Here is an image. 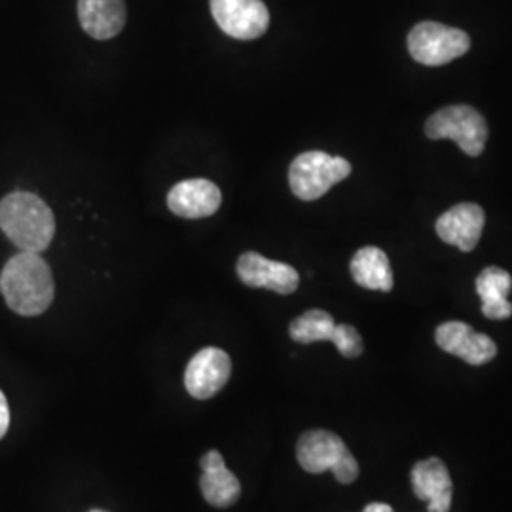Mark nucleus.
Segmentation results:
<instances>
[{"instance_id":"15","label":"nucleus","mask_w":512,"mask_h":512,"mask_svg":"<svg viewBox=\"0 0 512 512\" xmlns=\"http://www.w3.org/2000/svg\"><path fill=\"white\" fill-rule=\"evenodd\" d=\"M202 471L200 486H202V494L207 503H211L213 507H219V509H226L238 501L239 494H241L239 480L234 473H230L226 469V463L220 456V452L211 450L203 456Z\"/></svg>"},{"instance_id":"3","label":"nucleus","mask_w":512,"mask_h":512,"mask_svg":"<svg viewBox=\"0 0 512 512\" xmlns=\"http://www.w3.org/2000/svg\"><path fill=\"white\" fill-rule=\"evenodd\" d=\"M296 458L304 471L313 475L332 471L342 484H351L359 476L357 459L351 456L346 442L330 431L304 433L296 446Z\"/></svg>"},{"instance_id":"5","label":"nucleus","mask_w":512,"mask_h":512,"mask_svg":"<svg viewBox=\"0 0 512 512\" xmlns=\"http://www.w3.org/2000/svg\"><path fill=\"white\" fill-rule=\"evenodd\" d=\"M425 135L429 139H452L467 156H480L488 141V124L478 110L469 105H452L440 109L427 120Z\"/></svg>"},{"instance_id":"11","label":"nucleus","mask_w":512,"mask_h":512,"mask_svg":"<svg viewBox=\"0 0 512 512\" xmlns=\"http://www.w3.org/2000/svg\"><path fill=\"white\" fill-rule=\"evenodd\" d=\"M222 194L207 179H188L175 184L167 194V207L181 219H205L220 209Z\"/></svg>"},{"instance_id":"4","label":"nucleus","mask_w":512,"mask_h":512,"mask_svg":"<svg viewBox=\"0 0 512 512\" xmlns=\"http://www.w3.org/2000/svg\"><path fill=\"white\" fill-rule=\"evenodd\" d=\"M351 173V164L340 156L311 150L294 158L289 169V184L294 196L313 202L325 196L334 184L342 183Z\"/></svg>"},{"instance_id":"21","label":"nucleus","mask_w":512,"mask_h":512,"mask_svg":"<svg viewBox=\"0 0 512 512\" xmlns=\"http://www.w3.org/2000/svg\"><path fill=\"white\" fill-rule=\"evenodd\" d=\"M363 512H393V509L389 505H385V503H372Z\"/></svg>"},{"instance_id":"8","label":"nucleus","mask_w":512,"mask_h":512,"mask_svg":"<svg viewBox=\"0 0 512 512\" xmlns=\"http://www.w3.org/2000/svg\"><path fill=\"white\" fill-rule=\"evenodd\" d=\"M232 361L226 351L205 348L198 351L186 366L184 385L194 399H211L230 380Z\"/></svg>"},{"instance_id":"14","label":"nucleus","mask_w":512,"mask_h":512,"mask_svg":"<svg viewBox=\"0 0 512 512\" xmlns=\"http://www.w3.org/2000/svg\"><path fill=\"white\" fill-rule=\"evenodd\" d=\"M78 18L82 29L95 40H109L126 25L124 0H78Z\"/></svg>"},{"instance_id":"13","label":"nucleus","mask_w":512,"mask_h":512,"mask_svg":"<svg viewBox=\"0 0 512 512\" xmlns=\"http://www.w3.org/2000/svg\"><path fill=\"white\" fill-rule=\"evenodd\" d=\"M412 488L421 501H427L429 512H448L452 507V478L442 459L431 458L416 463L412 469Z\"/></svg>"},{"instance_id":"18","label":"nucleus","mask_w":512,"mask_h":512,"mask_svg":"<svg viewBox=\"0 0 512 512\" xmlns=\"http://www.w3.org/2000/svg\"><path fill=\"white\" fill-rule=\"evenodd\" d=\"M334 329H336V323L330 313L323 310H310L294 319L289 334L298 344H313V342H327V340L330 342L334 336Z\"/></svg>"},{"instance_id":"17","label":"nucleus","mask_w":512,"mask_h":512,"mask_svg":"<svg viewBox=\"0 0 512 512\" xmlns=\"http://www.w3.org/2000/svg\"><path fill=\"white\" fill-rule=\"evenodd\" d=\"M351 275L357 285L389 293L393 289V272L389 258L378 247H363L351 258Z\"/></svg>"},{"instance_id":"2","label":"nucleus","mask_w":512,"mask_h":512,"mask_svg":"<svg viewBox=\"0 0 512 512\" xmlns=\"http://www.w3.org/2000/svg\"><path fill=\"white\" fill-rule=\"evenodd\" d=\"M0 228L19 251L40 255L54 239V213L37 194L12 192L0 202Z\"/></svg>"},{"instance_id":"6","label":"nucleus","mask_w":512,"mask_h":512,"mask_svg":"<svg viewBox=\"0 0 512 512\" xmlns=\"http://www.w3.org/2000/svg\"><path fill=\"white\" fill-rule=\"evenodd\" d=\"M471 48V38L454 27H446L437 21L418 23L408 35L410 55L425 67L446 65Z\"/></svg>"},{"instance_id":"20","label":"nucleus","mask_w":512,"mask_h":512,"mask_svg":"<svg viewBox=\"0 0 512 512\" xmlns=\"http://www.w3.org/2000/svg\"><path fill=\"white\" fill-rule=\"evenodd\" d=\"M8 427H10V408L4 393L0 391V439L8 433Z\"/></svg>"},{"instance_id":"7","label":"nucleus","mask_w":512,"mask_h":512,"mask_svg":"<svg viewBox=\"0 0 512 512\" xmlns=\"http://www.w3.org/2000/svg\"><path fill=\"white\" fill-rule=\"evenodd\" d=\"M211 14L220 29L236 40H255L270 27V12L262 0H211Z\"/></svg>"},{"instance_id":"22","label":"nucleus","mask_w":512,"mask_h":512,"mask_svg":"<svg viewBox=\"0 0 512 512\" xmlns=\"http://www.w3.org/2000/svg\"><path fill=\"white\" fill-rule=\"evenodd\" d=\"M92 512H105V511H92Z\"/></svg>"},{"instance_id":"9","label":"nucleus","mask_w":512,"mask_h":512,"mask_svg":"<svg viewBox=\"0 0 512 512\" xmlns=\"http://www.w3.org/2000/svg\"><path fill=\"white\" fill-rule=\"evenodd\" d=\"M238 275L247 287L270 289L277 294H293L300 283L293 266L275 262L253 251L239 256Z\"/></svg>"},{"instance_id":"10","label":"nucleus","mask_w":512,"mask_h":512,"mask_svg":"<svg viewBox=\"0 0 512 512\" xmlns=\"http://www.w3.org/2000/svg\"><path fill=\"white\" fill-rule=\"evenodd\" d=\"M435 340L440 349L456 355L469 365H486L497 355V346L490 336L475 332L473 327L461 321L442 323L435 332Z\"/></svg>"},{"instance_id":"1","label":"nucleus","mask_w":512,"mask_h":512,"mask_svg":"<svg viewBox=\"0 0 512 512\" xmlns=\"http://www.w3.org/2000/svg\"><path fill=\"white\" fill-rule=\"evenodd\" d=\"M0 293L10 310L23 317H35L54 302V275L38 253L21 251L12 256L0 274Z\"/></svg>"},{"instance_id":"12","label":"nucleus","mask_w":512,"mask_h":512,"mask_svg":"<svg viewBox=\"0 0 512 512\" xmlns=\"http://www.w3.org/2000/svg\"><path fill=\"white\" fill-rule=\"evenodd\" d=\"M486 224V215L476 203H459L437 219V234L442 241L456 245L463 253L473 251Z\"/></svg>"},{"instance_id":"19","label":"nucleus","mask_w":512,"mask_h":512,"mask_svg":"<svg viewBox=\"0 0 512 512\" xmlns=\"http://www.w3.org/2000/svg\"><path fill=\"white\" fill-rule=\"evenodd\" d=\"M330 342L348 359H355L363 353V338L351 325H336Z\"/></svg>"},{"instance_id":"16","label":"nucleus","mask_w":512,"mask_h":512,"mask_svg":"<svg viewBox=\"0 0 512 512\" xmlns=\"http://www.w3.org/2000/svg\"><path fill=\"white\" fill-rule=\"evenodd\" d=\"M512 289V277L507 270L490 266L482 270L476 279V293L482 300V313L488 319H509L512 315V304L507 294Z\"/></svg>"}]
</instances>
